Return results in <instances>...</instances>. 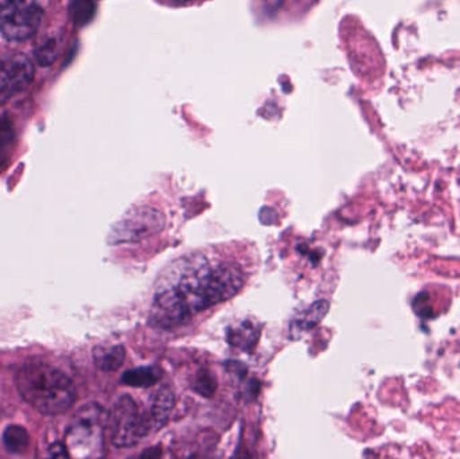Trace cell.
<instances>
[{"instance_id": "1", "label": "cell", "mask_w": 460, "mask_h": 459, "mask_svg": "<svg viewBox=\"0 0 460 459\" xmlns=\"http://www.w3.org/2000/svg\"><path fill=\"white\" fill-rule=\"evenodd\" d=\"M243 285V274L235 263L199 255L182 259L159 280L151 321L174 328L196 313L233 298Z\"/></svg>"}, {"instance_id": "2", "label": "cell", "mask_w": 460, "mask_h": 459, "mask_svg": "<svg viewBox=\"0 0 460 459\" xmlns=\"http://www.w3.org/2000/svg\"><path fill=\"white\" fill-rule=\"evenodd\" d=\"M16 385L24 401L40 414H62L75 403L72 380L43 361H27L16 375Z\"/></svg>"}, {"instance_id": "3", "label": "cell", "mask_w": 460, "mask_h": 459, "mask_svg": "<svg viewBox=\"0 0 460 459\" xmlns=\"http://www.w3.org/2000/svg\"><path fill=\"white\" fill-rule=\"evenodd\" d=\"M111 441L118 447H131L139 444L153 428L150 418L140 412L131 396H121L113 404L108 418Z\"/></svg>"}, {"instance_id": "4", "label": "cell", "mask_w": 460, "mask_h": 459, "mask_svg": "<svg viewBox=\"0 0 460 459\" xmlns=\"http://www.w3.org/2000/svg\"><path fill=\"white\" fill-rule=\"evenodd\" d=\"M42 16L38 3L0 0V32L7 40H29L40 29Z\"/></svg>"}, {"instance_id": "5", "label": "cell", "mask_w": 460, "mask_h": 459, "mask_svg": "<svg viewBox=\"0 0 460 459\" xmlns=\"http://www.w3.org/2000/svg\"><path fill=\"white\" fill-rule=\"evenodd\" d=\"M104 415L97 404L83 407L70 428L69 446L81 455L97 452L102 444Z\"/></svg>"}, {"instance_id": "6", "label": "cell", "mask_w": 460, "mask_h": 459, "mask_svg": "<svg viewBox=\"0 0 460 459\" xmlns=\"http://www.w3.org/2000/svg\"><path fill=\"white\" fill-rule=\"evenodd\" d=\"M164 215L153 207H142L127 216L116 228L119 242H139L151 234H158L164 226Z\"/></svg>"}, {"instance_id": "7", "label": "cell", "mask_w": 460, "mask_h": 459, "mask_svg": "<svg viewBox=\"0 0 460 459\" xmlns=\"http://www.w3.org/2000/svg\"><path fill=\"white\" fill-rule=\"evenodd\" d=\"M34 64L26 56L16 54L0 62V104L29 88L34 78Z\"/></svg>"}, {"instance_id": "8", "label": "cell", "mask_w": 460, "mask_h": 459, "mask_svg": "<svg viewBox=\"0 0 460 459\" xmlns=\"http://www.w3.org/2000/svg\"><path fill=\"white\" fill-rule=\"evenodd\" d=\"M261 336V328L253 321H243L235 326H230L226 331V340L233 348L243 350V352H253Z\"/></svg>"}, {"instance_id": "9", "label": "cell", "mask_w": 460, "mask_h": 459, "mask_svg": "<svg viewBox=\"0 0 460 459\" xmlns=\"http://www.w3.org/2000/svg\"><path fill=\"white\" fill-rule=\"evenodd\" d=\"M174 409V395L169 388H161L154 396L153 404H151L150 420L153 428L159 430L166 425L170 414Z\"/></svg>"}, {"instance_id": "10", "label": "cell", "mask_w": 460, "mask_h": 459, "mask_svg": "<svg viewBox=\"0 0 460 459\" xmlns=\"http://www.w3.org/2000/svg\"><path fill=\"white\" fill-rule=\"evenodd\" d=\"M164 376V372L158 366H139L129 369L121 376V382L129 387L148 388L155 385Z\"/></svg>"}, {"instance_id": "11", "label": "cell", "mask_w": 460, "mask_h": 459, "mask_svg": "<svg viewBox=\"0 0 460 459\" xmlns=\"http://www.w3.org/2000/svg\"><path fill=\"white\" fill-rule=\"evenodd\" d=\"M124 358H126V350L120 345H116V347H97L93 350L94 364L102 371H118L123 366Z\"/></svg>"}, {"instance_id": "12", "label": "cell", "mask_w": 460, "mask_h": 459, "mask_svg": "<svg viewBox=\"0 0 460 459\" xmlns=\"http://www.w3.org/2000/svg\"><path fill=\"white\" fill-rule=\"evenodd\" d=\"M329 312V302L326 301H319L316 304H314L307 312L303 314V317L300 318L296 322L292 323L291 326V337L292 339H297L300 334L305 333V331H311V329L315 328L322 320H323L324 315Z\"/></svg>"}, {"instance_id": "13", "label": "cell", "mask_w": 460, "mask_h": 459, "mask_svg": "<svg viewBox=\"0 0 460 459\" xmlns=\"http://www.w3.org/2000/svg\"><path fill=\"white\" fill-rule=\"evenodd\" d=\"M3 444L7 452L13 453V455H22L29 447V434L21 426H10L3 434Z\"/></svg>"}, {"instance_id": "14", "label": "cell", "mask_w": 460, "mask_h": 459, "mask_svg": "<svg viewBox=\"0 0 460 459\" xmlns=\"http://www.w3.org/2000/svg\"><path fill=\"white\" fill-rule=\"evenodd\" d=\"M191 387L199 395L209 398V396L215 395L216 391H217V379L209 369H201L194 377Z\"/></svg>"}, {"instance_id": "15", "label": "cell", "mask_w": 460, "mask_h": 459, "mask_svg": "<svg viewBox=\"0 0 460 459\" xmlns=\"http://www.w3.org/2000/svg\"><path fill=\"white\" fill-rule=\"evenodd\" d=\"M96 4L91 2H75L70 4V16L78 26L88 23L94 15Z\"/></svg>"}, {"instance_id": "16", "label": "cell", "mask_w": 460, "mask_h": 459, "mask_svg": "<svg viewBox=\"0 0 460 459\" xmlns=\"http://www.w3.org/2000/svg\"><path fill=\"white\" fill-rule=\"evenodd\" d=\"M57 46H58V43H57V40H54V38H48V40L40 42L37 51H35L38 62L43 65V66H49L56 59Z\"/></svg>"}, {"instance_id": "17", "label": "cell", "mask_w": 460, "mask_h": 459, "mask_svg": "<svg viewBox=\"0 0 460 459\" xmlns=\"http://www.w3.org/2000/svg\"><path fill=\"white\" fill-rule=\"evenodd\" d=\"M13 142V129L8 120H0V163L7 158Z\"/></svg>"}, {"instance_id": "18", "label": "cell", "mask_w": 460, "mask_h": 459, "mask_svg": "<svg viewBox=\"0 0 460 459\" xmlns=\"http://www.w3.org/2000/svg\"><path fill=\"white\" fill-rule=\"evenodd\" d=\"M48 459H70V457L66 447L62 446L61 444H56L50 447Z\"/></svg>"}, {"instance_id": "19", "label": "cell", "mask_w": 460, "mask_h": 459, "mask_svg": "<svg viewBox=\"0 0 460 459\" xmlns=\"http://www.w3.org/2000/svg\"><path fill=\"white\" fill-rule=\"evenodd\" d=\"M139 459H164L162 458V449L159 446L148 447L140 455Z\"/></svg>"}]
</instances>
